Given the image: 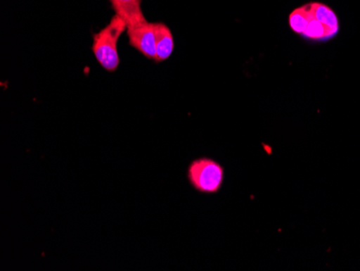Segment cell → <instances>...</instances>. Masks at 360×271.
Listing matches in <instances>:
<instances>
[{"label":"cell","mask_w":360,"mask_h":271,"mask_svg":"<svg viewBox=\"0 0 360 271\" xmlns=\"http://www.w3.org/2000/svg\"><path fill=\"white\" fill-rule=\"evenodd\" d=\"M188 179L194 189L200 193L215 194L224 183V168L208 158H200L190 165Z\"/></svg>","instance_id":"obj_2"},{"label":"cell","mask_w":360,"mask_h":271,"mask_svg":"<svg viewBox=\"0 0 360 271\" xmlns=\"http://www.w3.org/2000/svg\"><path fill=\"white\" fill-rule=\"evenodd\" d=\"M312 19V14L309 11V6L305 5L299 9L295 10L289 17V25L292 28L293 32L302 35L304 33L307 24Z\"/></svg>","instance_id":"obj_8"},{"label":"cell","mask_w":360,"mask_h":271,"mask_svg":"<svg viewBox=\"0 0 360 271\" xmlns=\"http://www.w3.org/2000/svg\"><path fill=\"white\" fill-rule=\"evenodd\" d=\"M127 34L131 46L149 60H155V35L153 23L143 20L127 25Z\"/></svg>","instance_id":"obj_3"},{"label":"cell","mask_w":360,"mask_h":271,"mask_svg":"<svg viewBox=\"0 0 360 271\" xmlns=\"http://www.w3.org/2000/svg\"><path fill=\"white\" fill-rule=\"evenodd\" d=\"M115 14L124 20L127 25L146 20L141 0H109Z\"/></svg>","instance_id":"obj_5"},{"label":"cell","mask_w":360,"mask_h":271,"mask_svg":"<svg viewBox=\"0 0 360 271\" xmlns=\"http://www.w3.org/2000/svg\"><path fill=\"white\" fill-rule=\"evenodd\" d=\"M302 36L309 40L325 42V40L331 39V38L335 37V35L327 26L323 25L321 21L315 19L312 15V19H311V21L307 24Z\"/></svg>","instance_id":"obj_7"},{"label":"cell","mask_w":360,"mask_h":271,"mask_svg":"<svg viewBox=\"0 0 360 271\" xmlns=\"http://www.w3.org/2000/svg\"><path fill=\"white\" fill-rule=\"evenodd\" d=\"M124 32H127V23L115 14L104 28L93 35V54L97 63L107 72H116L120 65L118 42Z\"/></svg>","instance_id":"obj_1"},{"label":"cell","mask_w":360,"mask_h":271,"mask_svg":"<svg viewBox=\"0 0 360 271\" xmlns=\"http://www.w3.org/2000/svg\"><path fill=\"white\" fill-rule=\"evenodd\" d=\"M155 35V62H165L174 51V37L171 30L167 24L157 22L153 23Z\"/></svg>","instance_id":"obj_4"},{"label":"cell","mask_w":360,"mask_h":271,"mask_svg":"<svg viewBox=\"0 0 360 271\" xmlns=\"http://www.w3.org/2000/svg\"><path fill=\"white\" fill-rule=\"evenodd\" d=\"M307 6L315 19L327 26L335 35L339 33V21H338L337 14L331 8L321 3L309 4Z\"/></svg>","instance_id":"obj_6"}]
</instances>
